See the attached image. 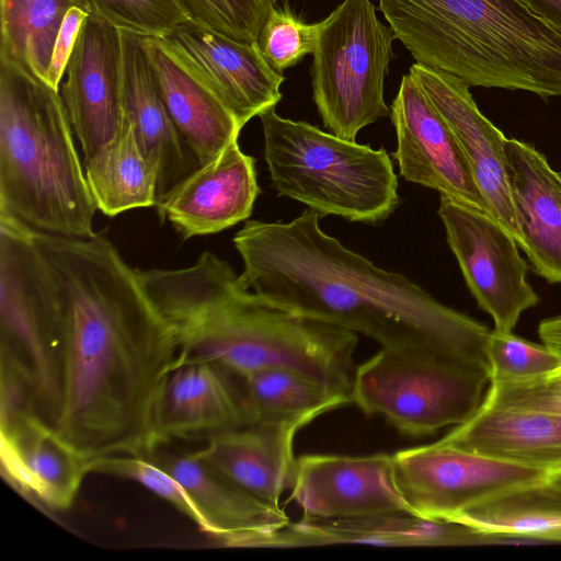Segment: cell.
I'll use <instances>...</instances> for the list:
<instances>
[{
    "instance_id": "obj_1",
    "label": "cell",
    "mask_w": 561,
    "mask_h": 561,
    "mask_svg": "<svg viewBox=\"0 0 561 561\" xmlns=\"http://www.w3.org/2000/svg\"><path fill=\"white\" fill-rule=\"evenodd\" d=\"M53 301L59 390L51 426L91 460L149 457L165 382L176 367L174 327L103 236L32 230Z\"/></svg>"
},
{
    "instance_id": "obj_2",
    "label": "cell",
    "mask_w": 561,
    "mask_h": 561,
    "mask_svg": "<svg viewBox=\"0 0 561 561\" xmlns=\"http://www.w3.org/2000/svg\"><path fill=\"white\" fill-rule=\"evenodd\" d=\"M319 219L307 208L287 222L247 221L232 239L243 263V286L381 347L448 355L491 376L486 325L344 247Z\"/></svg>"
},
{
    "instance_id": "obj_3",
    "label": "cell",
    "mask_w": 561,
    "mask_h": 561,
    "mask_svg": "<svg viewBox=\"0 0 561 561\" xmlns=\"http://www.w3.org/2000/svg\"><path fill=\"white\" fill-rule=\"evenodd\" d=\"M137 270L175 329L176 366L206 362L242 379L267 369L293 370L352 398L357 333L254 294L208 251L190 267Z\"/></svg>"
},
{
    "instance_id": "obj_4",
    "label": "cell",
    "mask_w": 561,
    "mask_h": 561,
    "mask_svg": "<svg viewBox=\"0 0 561 561\" xmlns=\"http://www.w3.org/2000/svg\"><path fill=\"white\" fill-rule=\"evenodd\" d=\"M416 64L469 87L561 96V32L518 0H378Z\"/></svg>"
},
{
    "instance_id": "obj_5",
    "label": "cell",
    "mask_w": 561,
    "mask_h": 561,
    "mask_svg": "<svg viewBox=\"0 0 561 561\" xmlns=\"http://www.w3.org/2000/svg\"><path fill=\"white\" fill-rule=\"evenodd\" d=\"M73 134L59 91L0 58V213L43 233L96 234Z\"/></svg>"
},
{
    "instance_id": "obj_6",
    "label": "cell",
    "mask_w": 561,
    "mask_h": 561,
    "mask_svg": "<svg viewBox=\"0 0 561 561\" xmlns=\"http://www.w3.org/2000/svg\"><path fill=\"white\" fill-rule=\"evenodd\" d=\"M264 158L279 196L320 216L379 224L398 207V176L388 152L346 140L306 123L280 117L275 107L260 116Z\"/></svg>"
},
{
    "instance_id": "obj_7",
    "label": "cell",
    "mask_w": 561,
    "mask_h": 561,
    "mask_svg": "<svg viewBox=\"0 0 561 561\" xmlns=\"http://www.w3.org/2000/svg\"><path fill=\"white\" fill-rule=\"evenodd\" d=\"M490 374L458 358L381 347L355 368L352 400L407 436L459 425L481 407Z\"/></svg>"
},
{
    "instance_id": "obj_8",
    "label": "cell",
    "mask_w": 561,
    "mask_h": 561,
    "mask_svg": "<svg viewBox=\"0 0 561 561\" xmlns=\"http://www.w3.org/2000/svg\"><path fill=\"white\" fill-rule=\"evenodd\" d=\"M319 23L313 102L330 133L355 141L360 129L390 115L383 83L396 38L370 0H344Z\"/></svg>"
},
{
    "instance_id": "obj_9",
    "label": "cell",
    "mask_w": 561,
    "mask_h": 561,
    "mask_svg": "<svg viewBox=\"0 0 561 561\" xmlns=\"http://www.w3.org/2000/svg\"><path fill=\"white\" fill-rule=\"evenodd\" d=\"M1 355L27 374L37 414L51 425L59 390V347L53 301L32 229L0 213Z\"/></svg>"
},
{
    "instance_id": "obj_10",
    "label": "cell",
    "mask_w": 561,
    "mask_h": 561,
    "mask_svg": "<svg viewBox=\"0 0 561 561\" xmlns=\"http://www.w3.org/2000/svg\"><path fill=\"white\" fill-rule=\"evenodd\" d=\"M393 473L412 514L451 522L492 496L545 481L550 472L436 442L393 454Z\"/></svg>"
},
{
    "instance_id": "obj_11",
    "label": "cell",
    "mask_w": 561,
    "mask_h": 561,
    "mask_svg": "<svg viewBox=\"0 0 561 561\" xmlns=\"http://www.w3.org/2000/svg\"><path fill=\"white\" fill-rule=\"evenodd\" d=\"M438 215L466 284L494 330L512 332L539 297L515 238L490 214L440 196Z\"/></svg>"
},
{
    "instance_id": "obj_12",
    "label": "cell",
    "mask_w": 561,
    "mask_h": 561,
    "mask_svg": "<svg viewBox=\"0 0 561 561\" xmlns=\"http://www.w3.org/2000/svg\"><path fill=\"white\" fill-rule=\"evenodd\" d=\"M389 116L397 135L392 157L404 180L491 215L453 129L410 72Z\"/></svg>"
},
{
    "instance_id": "obj_13",
    "label": "cell",
    "mask_w": 561,
    "mask_h": 561,
    "mask_svg": "<svg viewBox=\"0 0 561 561\" xmlns=\"http://www.w3.org/2000/svg\"><path fill=\"white\" fill-rule=\"evenodd\" d=\"M60 96L84 159L104 148L123 124L122 31L89 15L66 68Z\"/></svg>"
},
{
    "instance_id": "obj_14",
    "label": "cell",
    "mask_w": 561,
    "mask_h": 561,
    "mask_svg": "<svg viewBox=\"0 0 561 561\" xmlns=\"http://www.w3.org/2000/svg\"><path fill=\"white\" fill-rule=\"evenodd\" d=\"M158 38L241 127L282 99L279 88L285 77L271 69L255 44L234 41L190 21Z\"/></svg>"
},
{
    "instance_id": "obj_15",
    "label": "cell",
    "mask_w": 561,
    "mask_h": 561,
    "mask_svg": "<svg viewBox=\"0 0 561 561\" xmlns=\"http://www.w3.org/2000/svg\"><path fill=\"white\" fill-rule=\"evenodd\" d=\"M290 491L307 517L411 513L394 480L393 454L304 455L297 459Z\"/></svg>"
},
{
    "instance_id": "obj_16",
    "label": "cell",
    "mask_w": 561,
    "mask_h": 561,
    "mask_svg": "<svg viewBox=\"0 0 561 561\" xmlns=\"http://www.w3.org/2000/svg\"><path fill=\"white\" fill-rule=\"evenodd\" d=\"M453 129L491 215L522 243L505 151L506 137L478 108L459 78L414 64L409 71Z\"/></svg>"
},
{
    "instance_id": "obj_17",
    "label": "cell",
    "mask_w": 561,
    "mask_h": 561,
    "mask_svg": "<svg viewBox=\"0 0 561 561\" xmlns=\"http://www.w3.org/2000/svg\"><path fill=\"white\" fill-rule=\"evenodd\" d=\"M259 194L255 159L234 141L173 186L154 207L161 222L169 221L188 239L245 220Z\"/></svg>"
},
{
    "instance_id": "obj_18",
    "label": "cell",
    "mask_w": 561,
    "mask_h": 561,
    "mask_svg": "<svg viewBox=\"0 0 561 561\" xmlns=\"http://www.w3.org/2000/svg\"><path fill=\"white\" fill-rule=\"evenodd\" d=\"M3 474L20 492L53 511L68 510L89 470V459L36 413L0 423Z\"/></svg>"
},
{
    "instance_id": "obj_19",
    "label": "cell",
    "mask_w": 561,
    "mask_h": 561,
    "mask_svg": "<svg viewBox=\"0 0 561 561\" xmlns=\"http://www.w3.org/2000/svg\"><path fill=\"white\" fill-rule=\"evenodd\" d=\"M122 42L123 114L157 171L158 203L199 164L171 118L142 36L122 31Z\"/></svg>"
},
{
    "instance_id": "obj_20",
    "label": "cell",
    "mask_w": 561,
    "mask_h": 561,
    "mask_svg": "<svg viewBox=\"0 0 561 561\" xmlns=\"http://www.w3.org/2000/svg\"><path fill=\"white\" fill-rule=\"evenodd\" d=\"M489 537L460 523L386 513L351 518L304 516L254 542L252 548H298L324 545L438 547L476 545Z\"/></svg>"
},
{
    "instance_id": "obj_21",
    "label": "cell",
    "mask_w": 561,
    "mask_h": 561,
    "mask_svg": "<svg viewBox=\"0 0 561 561\" xmlns=\"http://www.w3.org/2000/svg\"><path fill=\"white\" fill-rule=\"evenodd\" d=\"M307 424L305 420L247 424L210 437L195 455L243 491L279 506L282 494L295 481V436Z\"/></svg>"
},
{
    "instance_id": "obj_22",
    "label": "cell",
    "mask_w": 561,
    "mask_h": 561,
    "mask_svg": "<svg viewBox=\"0 0 561 561\" xmlns=\"http://www.w3.org/2000/svg\"><path fill=\"white\" fill-rule=\"evenodd\" d=\"M187 491L205 522V534L224 547L252 548L255 541L286 526L290 519L243 491L195 453L154 458Z\"/></svg>"
},
{
    "instance_id": "obj_23",
    "label": "cell",
    "mask_w": 561,
    "mask_h": 561,
    "mask_svg": "<svg viewBox=\"0 0 561 561\" xmlns=\"http://www.w3.org/2000/svg\"><path fill=\"white\" fill-rule=\"evenodd\" d=\"M511 193L520 249L534 272L561 284V173L531 145L506 138Z\"/></svg>"
},
{
    "instance_id": "obj_24",
    "label": "cell",
    "mask_w": 561,
    "mask_h": 561,
    "mask_svg": "<svg viewBox=\"0 0 561 561\" xmlns=\"http://www.w3.org/2000/svg\"><path fill=\"white\" fill-rule=\"evenodd\" d=\"M224 369L206 362L176 366L170 374L158 410L160 444L206 440L247 425L242 396L237 394Z\"/></svg>"
},
{
    "instance_id": "obj_25",
    "label": "cell",
    "mask_w": 561,
    "mask_h": 561,
    "mask_svg": "<svg viewBox=\"0 0 561 561\" xmlns=\"http://www.w3.org/2000/svg\"><path fill=\"white\" fill-rule=\"evenodd\" d=\"M437 442L548 472L561 469V416L558 415L481 404L470 419Z\"/></svg>"
},
{
    "instance_id": "obj_26",
    "label": "cell",
    "mask_w": 561,
    "mask_h": 561,
    "mask_svg": "<svg viewBox=\"0 0 561 561\" xmlns=\"http://www.w3.org/2000/svg\"><path fill=\"white\" fill-rule=\"evenodd\" d=\"M162 98L178 130L199 165L238 141L242 127L158 37H142Z\"/></svg>"
},
{
    "instance_id": "obj_27",
    "label": "cell",
    "mask_w": 561,
    "mask_h": 561,
    "mask_svg": "<svg viewBox=\"0 0 561 561\" xmlns=\"http://www.w3.org/2000/svg\"><path fill=\"white\" fill-rule=\"evenodd\" d=\"M84 173L96 208L108 217L129 209L156 206V169L149 163L123 114L118 135L92 157Z\"/></svg>"
},
{
    "instance_id": "obj_28",
    "label": "cell",
    "mask_w": 561,
    "mask_h": 561,
    "mask_svg": "<svg viewBox=\"0 0 561 561\" xmlns=\"http://www.w3.org/2000/svg\"><path fill=\"white\" fill-rule=\"evenodd\" d=\"M451 522L492 540L561 541V489L547 480L515 488L462 511Z\"/></svg>"
},
{
    "instance_id": "obj_29",
    "label": "cell",
    "mask_w": 561,
    "mask_h": 561,
    "mask_svg": "<svg viewBox=\"0 0 561 561\" xmlns=\"http://www.w3.org/2000/svg\"><path fill=\"white\" fill-rule=\"evenodd\" d=\"M244 380L242 394L247 424L305 420L353 403L352 398L286 369L254 373Z\"/></svg>"
},
{
    "instance_id": "obj_30",
    "label": "cell",
    "mask_w": 561,
    "mask_h": 561,
    "mask_svg": "<svg viewBox=\"0 0 561 561\" xmlns=\"http://www.w3.org/2000/svg\"><path fill=\"white\" fill-rule=\"evenodd\" d=\"M0 58L46 82L59 28L72 7L89 11L85 0H0Z\"/></svg>"
},
{
    "instance_id": "obj_31",
    "label": "cell",
    "mask_w": 561,
    "mask_h": 561,
    "mask_svg": "<svg viewBox=\"0 0 561 561\" xmlns=\"http://www.w3.org/2000/svg\"><path fill=\"white\" fill-rule=\"evenodd\" d=\"M90 473H102L134 481L161 497L190 518L204 533L205 522L183 485L148 457L113 455L91 459Z\"/></svg>"
},
{
    "instance_id": "obj_32",
    "label": "cell",
    "mask_w": 561,
    "mask_h": 561,
    "mask_svg": "<svg viewBox=\"0 0 561 561\" xmlns=\"http://www.w3.org/2000/svg\"><path fill=\"white\" fill-rule=\"evenodd\" d=\"M320 23H306L287 7L273 5L260 28L255 46L278 75L314 53Z\"/></svg>"
},
{
    "instance_id": "obj_33",
    "label": "cell",
    "mask_w": 561,
    "mask_h": 561,
    "mask_svg": "<svg viewBox=\"0 0 561 561\" xmlns=\"http://www.w3.org/2000/svg\"><path fill=\"white\" fill-rule=\"evenodd\" d=\"M491 380L525 381L542 378L561 368V353L512 332L492 330L488 343Z\"/></svg>"
},
{
    "instance_id": "obj_34",
    "label": "cell",
    "mask_w": 561,
    "mask_h": 561,
    "mask_svg": "<svg viewBox=\"0 0 561 561\" xmlns=\"http://www.w3.org/2000/svg\"><path fill=\"white\" fill-rule=\"evenodd\" d=\"M188 21L234 41L255 44L271 0H175Z\"/></svg>"
},
{
    "instance_id": "obj_35",
    "label": "cell",
    "mask_w": 561,
    "mask_h": 561,
    "mask_svg": "<svg viewBox=\"0 0 561 561\" xmlns=\"http://www.w3.org/2000/svg\"><path fill=\"white\" fill-rule=\"evenodd\" d=\"M91 15L121 31L142 37H163L188 22L175 0H85Z\"/></svg>"
},
{
    "instance_id": "obj_36",
    "label": "cell",
    "mask_w": 561,
    "mask_h": 561,
    "mask_svg": "<svg viewBox=\"0 0 561 561\" xmlns=\"http://www.w3.org/2000/svg\"><path fill=\"white\" fill-rule=\"evenodd\" d=\"M482 405L561 416V375L525 381L491 380Z\"/></svg>"
},
{
    "instance_id": "obj_37",
    "label": "cell",
    "mask_w": 561,
    "mask_h": 561,
    "mask_svg": "<svg viewBox=\"0 0 561 561\" xmlns=\"http://www.w3.org/2000/svg\"><path fill=\"white\" fill-rule=\"evenodd\" d=\"M90 13L80 7H72L66 14L55 41L46 83L59 91V85L72 54L79 31Z\"/></svg>"
},
{
    "instance_id": "obj_38",
    "label": "cell",
    "mask_w": 561,
    "mask_h": 561,
    "mask_svg": "<svg viewBox=\"0 0 561 561\" xmlns=\"http://www.w3.org/2000/svg\"><path fill=\"white\" fill-rule=\"evenodd\" d=\"M561 32V0H518Z\"/></svg>"
},
{
    "instance_id": "obj_39",
    "label": "cell",
    "mask_w": 561,
    "mask_h": 561,
    "mask_svg": "<svg viewBox=\"0 0 561 561\" xmlns=\"http://www.w3.org/2000/svg\"><path fill=\"white\" fill-rule=\"evenodd\" d=\"M538 333L546 345L561 353V314L542 320Z\"/></svg>"
},
{
    "instance_id": "obj_40",
    "label": "cell",
    "mask_w": 561,
    "mask_h": 561,
    "mask_svg": "<svg viewBox=\"0 0 561 561\" xmlns=\"http://www.w3.org/2000/svg\"><path fill=\"white\" fill-rule=\"evenodd\" d=\"M547 481L550 484L561 489V469L550 472Z\"/></svg>"
},
{
    "instance_id": "obj_41",
    "label": "cell",
    "mask_w": 561,
    "mask_h": 561,
    "mask_svg": "<svg viewBox=\"0 0 561 561\" xmlns=\"http://www.w3.org/2000/svg\"><path fill=\"white\" fill-rule=\"evenodd\" d=\"M554 374H559V375H561V368H560L557 373H554Z\"/></svg>"
},
{
    "instance_id": "obj_42",
    "label": "cell",
    "mask_w": 561,
    "mask_h": 561,
    "mask_svg": "<svg viewBox=\"0 0 561 561\" xmlns=\"http://www.w3.org/2000/svg\"><path fill=\"white\" fill-rule=\"evenodd\" d=\"M271 1H272L273 3H275V2H276V1H278V0H271Z\"/></svg>"
}]
</instances>
